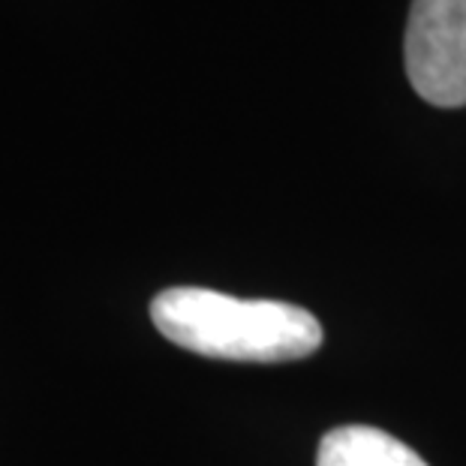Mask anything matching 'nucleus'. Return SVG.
I'll use <instances>...</instances> for the list:
<instances>
[{"label": "nucleus", "instance_id": "nucleus-1", "mask_svg": "<svg viewBox=\"0 0 466 466\" xmlns=\"http://www.w3.org/2000/svg\"><path fill=\"white\" fill-rule=\"evenodd\" d=\"M151 319L166 340L220 361H299L322 346L319 319L299 304L241 301L232 295L175 286L151 301Z\"/></svg>", "mask_w": 466, "mask_h": 466}, {"label": "nucleus", "instance_id": "nucleus-2", "mask_svg": "<svg viewBox=\"0 0 466 466\" xmlns=\"http://www.w3.org/2000/svg\"><path fill=\"white\" fill-rule=\"evenodd\" d=\"M403 61L424 103L466 106V0H412Z\"/></svg>", "mask_w": 466, "mask_h": 466}, {"label": "nucleus", "instance_id": "nucleus-3", "mask_svg": "<svg viewBox=\"0 0 466 466\" xmlns=\"http://www.w3.org/2000/svg\"><path fill=\"white\" fill-rule=\"evenodd\" d=\"M316 466H428L410 445L367 424H346L322 436Z\"/></svg>", "mask_w": 466, "mask_h": 466}]
</instances>
